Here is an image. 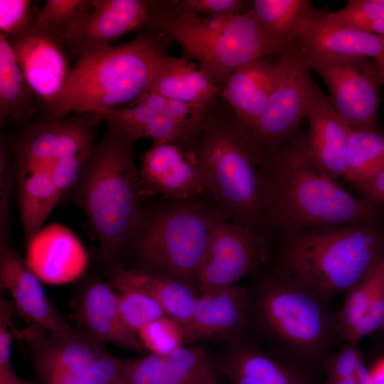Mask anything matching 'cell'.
Segmentation results:
<instances>
[{
  "mask_svg": "<svg viewBox=\"0 0 384 384\" xmlns=\"http://www.w3.org/2000/svg\"><path fill=\"white\" fill-rule=\"evenodd\" d=\"M260 168L264 234L280 238L302 229L384 218L383 208L353 196L316 163L305 134L261 152Z\"/></svg>",
  "mask_w": 384,
  "mask_h": 384,
  "instance_id": "obj_1",
  "label": "cell"
},
{
  "mask_svg": "<svg viewBox=\"0 0 384 384\" xmlns=\"http://www.w3.org/2000/svg\"><path fill=\"white\" fill-rule=\"evenodd\" d=\"M247 332L265 351L306 372L338 344L336 311L329 301L273 269L247 288Z\"/></svg>",
  "mask_w": 384,
  "mask_h": 384,
  "instance_id": "obj_2",
  "label": "cell"
},
{
  "mask_svg": "<svg viewBox=\"0 0 384 384\" xmlns=\"http://www.w3.org/2000/svg\"><path fill=\"white\" fill-rule=\"evenodd\" d=\"M107 124L103 138L93 145L73 186L107 270L122 265V252L139 227L142 210L134 161L137 139Z\"/></svg>",
  "mask_w": 384,
  "mask_h": 384,
  "instance_id": "obj_3",
  "label": "cell"
},
{
  "mask_svg": "<svg viewBox=\"0 0 384 384\" xmlns=\"http://www.w3.org/2000/svg\"><path fill=\"white\" fill-rule=\"evenodd\" d=\"M384 257V218L292 231L279 238L273 269L332 302Z\"/></svg>",
  "mask_w": 384,
  "mask_h": 384,
  "instance_id": "obj_4",
  "label": "cell"
},
{
  "mask_svg": "<svg viewBox=\"0 0 384 384\" xmlns=\"http://www.w3.org/2000/svg\"><path fill=\"white\" fill-rule=\"evenodd\" d=\"M218 100L193 147L206 191L225 219L265 235L261 152L230 107Z\"/></svg>",
  "mask_w": 384,
  "mask_h": 384,
  "instance_id": "obj_5",
  "label": "cell"
},
{
  "mask_svg": "<svg viewBox=\"0 0 384 384\" xmlns=\"http://www.w3.org/2000/svg\"><path fill=\"white\" fill-rule=\"evenodd\" d=\"M166 37L146 29L129 42L79 53L53 116L99 114L139 98L147 92L166 54Z\"/></svg>",
  "mask_w": 384,
  "mask_h": 384,
  "instance_id": "obj_6",
  "label": "cell"
},
{
  "mask_svg": "<svg viewBox=\"0 0 384 384\" xmlns=\"http://www.w3.org/2000/svg\"><path fill=\"white\" fill-rule=\"evenodd\" d=\"M146 28L174 39L185 56L197 61L220 87L241 65L285 49L270 41L252 9L220 16H203L178 8L175 1H153Z\"/></svg>",
  "mask_w": 384,
  "mask_h": 384,
  "instance_id": "obj_7",
  "label": "cell"
},
{
  "mask_svg": "<svg viewBox=\"0 0 384 384\" xmlns=\"http://www.w3.org/2000/svg\"><path fill=\"white\" fill-rule=\"evenodd\" d=\"M223 217L218 208L186 204L156 215L142 235L137 266L169 276L198 289V275L213 231Z\"/></svg>",
  "mask_w": 384,
  "mask_h": 384,
  "instance_id": "obj_8",
  "label": "cell"
},
{
  "mask_svg": "<svg viewBox=\"0 0 384 384\" xmlns=\"http://www.w3.org/2000/svg\"><path fill=\"white\" fill-rule=\"evenodd\" d=\"M275 85L250 136L261 152L272 151L297 134L318 85L302 57L292 46L282 55Z\"/></svg>",
  "mask_w": 384,
  "mask_h": 384,
  "instance_id": "obj_9",
  "label": "cell"
},
{
  "mask_svg": "<svg viewBox=\"0 0 384 384\" xmlns=\"http://www.w3.org/2000/svg\"><path fill=\"white\" fill-rule=\"evenodd\" d=\"M303 60L325 82L331 103L351 128L378 127L383 82L373 59L342 56Z\"/></svg>",
  "mask_w": 384,
  "mask_h": 384,
  "instance_id": "obj_10",
  "label": "cell"
},
{
  "mask_svg": "<svg viewBox=\"0 0 384 384\" xmlns=\"http://www.w3.org/2000/svg\"><path fill=\"white\" fill-rule=\"evenodd\" d=\"M267 237L223 217L215 227L201 265L199 292L236 284L267 262Z\"/></svg>",
  "mask_w": 384,
  "mask_h": 384,
  "instance_id": "obj_11",
  "label": "cell"
},
{
  "mask_svg": "<svg viewBox=\"0 0 384 384\" xmlns=\"http://www.w3.org/2000/svg\"><path fill=\"white\" fill-rule=\"evenodd\" d=\"M6 38L43 112L54 117L55 105L73 68L64 45L33 24L23 33Z\"/></svg>",
  "mask_w": 384,
  "mask_h": 384,
  "instance_id": "obj_12",
  "label": "cell"
},
{
  "mask_svg": "<svg viewBox=\"0 0 384 384\" xmlns=\"http://www.w3.org/2000/svg\"><path fill=\"white\" fill-rule=\"evenodd\" d=\"M0 287L10 295L16 312L41 333H60L73 327L51 304L41 281L28 268L9 241L0 235Z\"/></svg>",
  "mask_w": 384,
  "mask_h": 384,
  "instance_id": "obj_13",
  "label": "cell"
},
{
  "mask_svg": "<svg viewBox=\"0 0 384 384\" xmlns=\"http://www.w3.org/2000/svg\"><path fill=\"white\" fill-rule=\"evenodd\" d=\"M116 290L97 276L78 285L71 299L70 314L75 327L106 343L132 351L144 350L137 334L123 323Z\"/></svg>",
  "mask_w": 384,
  "mask_h": 384,
  "instance_id": "obj_14",
  "label": "cell"
},
{
  "mask_svg": "<svg viewBox=\"0 0 384 384\" xmlns=\"http://www.w3.org/2000/svg\"><path fill=\"white\" fill-rule=\"evenodd\" d=\"M139 177L141 194L183 200L206 191L193 149L171 143L152 146L143 155Z\"/></svg>",
  "mask_w": 384,
  "mask_h": 384,
  "instance_id": "obj_15",
  "label": "cell"
},
{
  "mask_svg": "<svg viewBox=\"0 0 384 384\" xmlns=\"http://www.w3.org/2000/svg\"><path fill=\"white\" fill-rule=\"evenodd\" d=\"M24 261L42 282L61 285L82 277L89 259L78 237L55 223L43 227L26 243Z\"/></svg>",
  "mask_w": 384,
  "mask_h": 384,
  "instance_id": "obj_16",
  "label": "cell"
},
{
  "mask_svg": "<svg viewBox=\"0 0 384 384\" xmlns=\"http://www.w3.org/2000/svg\"><path fill=\"white\" fill-rule=\"evenodd\" d=\"M249 294L238 284L199 292L191 319L186 326L187 343L200 341L223 343L247 332Z\"/></svg>",
  "mask_w": 384,
  "mask_h": 384,
  "instance_id": "obj_17",
  "label": "cell"
},
{
  "mask_svg": "<svg viewBox=\"0 0 384 384\" xmlns=\"http://www.w3.org/2000/svg\"><path fill=\"white\" fill-rule=\"evenodd\" d=\"M215 368L205 348L185 346L167 355L123 358L121 384H218Z\"/></svg>",
  "mask_w": 384,
  "mask_h": 384,
  "instance_id": "obj_18",
  "label": "cell"
},
{
  "mask_svg": "<svg viewBox=\"0 0 384 384\" xmlns=\"http://www.w3.org/2000/svg\"><path fill=\"white\" fill-rule=\"evenodd\" d=\"M152 6L153 1L146 0H92L91 9L68 36L64 46L78 55L110 46L121 36L146 28Z\"/></svg>",
  "mask_w": 384,
  "mask_h": 384,
  "instance_id": "obj_19",
  "label": "cell"
},
{
  "mask_svg": "<svg viewBox=\"0 0 384 384\" xmlns=\"http://www.w3.org/2000/svg\"><path fill=\"white\" fill-rule=\"evenodd\" d=\"M214 363L233 384H308L305 371L265 351L247 332L224 342Z\"/></svg>",
  "mask_w": 384,
  "mask_h": 384,
  "instance_id": "obj_20",
  "label": "cell"
},
{
  "mask_svg": "<svg viewBox=\"0 0 384 384\" xmlns=\"http://www.w3.org/2000/svg\"><path fill=\"white\" fill-rule=\"evenodd\" d=\"M304 59L367 57L384 53V36L343 26L313 8L292 46Z\"/></svg>",
  "mask_w": 384,
  "mask_h": 384,
  "instance_id": "obj_21",
  "label": "cell"
},
{
  "mask_svg": "<svg viewBox=\"0 0 384 384\" xmlns=\"http://www.w3.org/2000/svg\"><path fill=\"white\" fill-rule=\"evenodd\" d=\"M306 117L310 126L305 137L311 156L333 178L343 176L351 127L319 87L311 98Z\"/></svg>",
  "mask_w": 384,
  "mask_h": 384,
  "instance_id": "obj_22",
  "label": "cell"
},
{
  "mask_svg": "<svg viewBox=\"0 0 384 384\" xmlns=\"http://www.w3.org/2000/svg\"><path fill=\"white\" fill-rule=\"evenodd\" d=\"M278 72V61L257 58L238 68L220 89V97L249 134L266 108Z\"/></svg>",
  "mask_w": 384,
  "mask_h": 384,
  "instance_id": "obj_23",
  "label": "cell"
},
{
  "mask_svg": "<svg viewBox=\"0 0 384 384\" xmlns=\"http://www.w3.org/2000/svg\"><path fill=\"white\" fill-rule=\"evenodd\" d=\"M106 274L107 282L116 291L134 289L147 294L185 329L199 294L196 288L169 276L134 267L110 268L106 270Z\"/></svg>",
  "mask_w": 384,
  "mask_h": 384,
  "instance_id": "obj_24",
  "label": "cell"
},
{
  "mask_svg": "<svg viewBox=\"0 0 384 384\" xmlns=\"http://www.w3.org/2000/svg\"><path fill=\"white\" fill-rule=\"evenodd\" d=\"M147 92L208 110L220 97V90L198 64L186 56L164 55Z\"/></svg>",
  "mask_w": 384,
  "mask_h": 384,
  "instance_id": "obj_25",
  "label": "cell"
},
{
  "mask_svg": "<svg viewBox=\"0 0 384 384\" xmlns=\"http://www.w3.org/2000/svg\"><path fill=\"white\" fill-rule=\"evenodd\" d=\"M33 118L23 122V129L12 143V164L16 180L42 169L50 170L55 161L65 117L44 114L38 119Z\"/></svg>",
  "mask_w": 384,
  "mask_h": 384,
  "instance_id": "obj_26",
  "label": "cell"
},
{
  "mask_svg": "<svg viewBox=\"0 0 384 384\" xmlns=\"http://www.w3.org/2000/svg\"><path fill=\"white\" fill-rule=\"evenodd\" d=\"M43 110L5 35L0 33V123L25 122ZM45 113V112H44Z\"/></svg>",
  "mask_w": 384,
  "mask_h": 384,
  "instance_id": "obj_27",
  "label": "cell"
},
{
  "mask_svg": "<svg viewBox=\"0 0 384 384\" xmlns=\"http://www.w3.org/2000/svg\"><path fill=\"white\" fill-rule=\"evenodd\" d=\"M255 17L268 39L285 49L295 42L304 20L313 9L308 0H254Z\"/></svg>",
  "mask_w": 384,
  "mask_h": 384,
  "instance_id": "obj_28",
  "label": "cell"
},
{
  "mask_svg": "<svg viewBox=\"0 0 384 384\" xmlns=\"http://www.w3.org/2000/svg\"><path fill=\"white\" fill-rule=\"evenodd\" d=\"M17 181L20 215L26 243L43 228L62 195L53 183L50 169L40 170Z\"/></svg>",
  "mask_w": 384,
  "mask_h": 384,
  "instance_id": "obj_29",
  "label": "cell"
},
{
  "mask_svg": "<svg viewBox=\"0 0 384 384\" xmlns=\"http://www.w3.org/2000/svg\"><path fill=\"white\" fill-rule=\"evenodd\" d=\"M384 164V133L378 127L351 128L344 179L362 181Z\"/></svg>",
  "mask_w": 384,
  "mask_h": 384,
  "instance_id": "obj_30",
  "label": "cell"
},
{
  "mask_svg": "<svg viewBox=\"0 0 384 384\" xmlns=\"http://www.w3.org/2000/svg\"><path fill=\"white\" fill-rule=\"evenodd\" d=\"M384 291V257L345 294L336 311L338 344L346 342L375 298Z\"/></svg>",
  "mask_w": 384,
  "mask_h": 384,
  "instance_id": "obj_31",
  "label": "cell"
},
{
  "mask_svg": "<svg viewBox=\"0 0 384 384\" xmlns=\"http://www.w3.org/2000/svg\"><path fill=\"white\" fill-rule=\"evenodd\" d=\"M92 5V0H47L35 16L33 26L51 34L64 45L68 36Z\"/></svg>",
  "mask_w": 384,
  "mask_h": 384,
  "instance_id": "obj_32",
  "label": "cell"
},
{
  "mask_svg": "<svg viewBox=\"0 0 384 384\" xmlns=\"http://www.w3.org/2000/svg\"><path fill=\"white\" fill-rule=\"evenodd\" d=\"M137 335L144 349L157 355L169 354L186 344L183 325L169 316L145 324Z\"/></svg>",
  "mask_w": 384,
  "mask_h": 384,
  "instance_id": "obj_33",
  "label": "cell"
},
{
  "mask_svg": "<svg viewBox=\"0 0 384 384\" xmlns=\"http://www.w3.org/2000/svg\"><path fill=\"white\" fill-rule=\"evenodd\" d=\"M327 15L338 25L384 36V5L376 0H348Z\"/></svg>",
  "mask_w": 384,
  "mask_h": 384,
  "instance_id": "obj_34",
  "label": "cell"
},
{
  "mask_svg": "<svg viewBox=\"0 0 384 384\" xmlns=\"http://www.w3.org/2000/svg\"><path fill=\"white\" fill-rule=\"evenodd\" d=\"M117 295L122 320L135 334L145 324L167 316L157 302L142 292L122 289Z\"/></svg>",
  "mask_w": 384,
  "mask_h": 384,
  "instance_id": "obj_35",
  "label": "cell"
},
{
  "mask_svg": "<svg viewBox=\"0 0 384 384\" xmlns=\"http://www.w3.org/2000/svg\"><path fill=\"white\" fill-rule=\"evenodd\" d=\"M31 4L28 0H0V33L9 37L28 29L35 18Z\"/></svg>",
  "mask_w": 384,
  "mask_h": 384,
  "instance_id": "obj_36",
  "label": "cell"
},
{
  "mask_svg": "<svg viewBox=\"0 0 384 384\" xmlns=\"http://www.w3.org/2000/svg\"><path fill=\"white\" fill-rule=\"evenodd\" d=\"M357 345L348 342L338 344V349L329 353L321 364V369L328 376L353 377L358 366L363 362Z\"/></svg>",
  "mask_w": 384,
  "mask_h": 384,
  "instance_id": "obj_37",
  "label": "cell"
},
{
  "mask_svg": "<svg viewBox=\"0 0 384 384\" xmlns=\"http://www.w3.org/2000/svg\"><path fill=\"white\" fill-rule=\"evenodd\" d=\"M240 0H181L175 1L181 9L203 16H220L239 14L245 4Z\"/></svg>",
  "mask_w": 384,
  "mask_h": 384,
  "instance_id": "obj_38",
  "label": "cell"
},
{
  "mask_svg": "<svg viewBox=\"0 0 384 384\" xmlns=\"http://www.w3.org/2000/svg\"><path fill=\"white\" fill-rule=\"evenodd\" d=\"M89 153L63 158L52 166L50 169L52 179L62 196L76 182Z\"/></svg>",
  "mask_w": 384,
  "mask_h": 384,
  "instance_id": "obj_39",
  "label": "cell"
},
{
  "mask_svg": "<svg viewBox=\"0 0 384 384\" xmlns=\"http://www.w3.org/2000/svg\"><path fill=\"white\" fill-rule=\"evenodd\" d=\"M384 329V291L371 304L346 342L356 343L373 332Z\"/></svg>",
  "mask_w": 384,
  "mask_h": 384,
  "instance_id": "obj_40",
  "label": "cell"
},
{
  "mask_svg": "<svg viewBox=\"0 0 384 384\" xmlns=\"http://www.w3.org/2000/svg\"><path fill=\"white\" fill-rule=\"evenodd\" d=\"M16 312L11 299H0V368L11 365L12 317Z\"/></svg>",
  "mask_w": 384,
  "mask_h": 384,
  "instance_id": "obj_41",
  "label": "cell"
},
{
  "mask_svg": "<svg viewBox=\"0 0 384 384\" xmlns=\"http://www.w3.org/2000/svg\"><path fill=\"white\" fill-rule=\"evenodd\" d=\"M352 185L361 198L374 206H384V164L365 179Z\"/></svg>",
  "mask_w": 384,
  "mask_h": 384,
  "instance_id": "obj_42",
  "label": "cell"
},
{
  "mask_svg": "<svg viewBox=\"0 0 384 384\" xmlns=\"http://www.w3.org/2000/svg\"><path fill=\"white\" fill-rule=\"evenodd\" d=\"M0 384H38L36 382L23 380L15 373L11 365L0 368Z\"/></svg>",
  "mask_w": 384,
  "mask_h": 384,
  "instance_id": "obj_43",
  "label": "cell"
},
{
  "mask_svg": "<svg viewBox=\"0 0 384 384\" xmlns=\"http://www.w3.org/2000/svg\"><path fill=\"white\" fill-rule=\"evenodd\" d=\"M353 379L355 384H372L370 370L366 367L364 361L358 366L353 375Z\"/></svg>",
  "mask_w": 384,
  "mask_h": 384,
  "instance_id": "obj_44",
  "label": "cell"
},
{
  "mask_svg": "<svg viewBox=\"0 0 384 384\" xmlns=\"http://www.w3.org/2000/svg\"><path fill=\"white\" fill-rule=\"evenodd\" d=\"M372 384H384V359L370 370Z\"/></svg>",
  "mask_w": 384,
  "mask_h": 384,
  "instance_id": "obj_45",
  "label": "cell"
},
{
  "mask_svg": "<svg viewBox=\"0 0 384 384\" xmlns=\"http://www.w3.org/2000/svg\"><path fill=\"white\" fill-rule=\"evenodd\" d=\"M327 384H355L353 377L338 378L328 376Z\"/></svg>",
  "mask_w": 384,
  "mask_h": 384,
  "instance_id": "obj_46",
  "label": "cell"
},
{
  "mask_svg": "<svg viewBox=\"0 0 384 384\" xmlns=\"http://www.w3.org/2000/svg\"><path fill=\"white\" fill-rule=\"evenodd\" d=\"M384 84V53L373 58Z\"/></svg>",
  "mask_w": 384,
  "mask_h": 384,
  "instance_id": "obj_47",
  "label": "cell"
},
{
  "mask_svg": "<svg viewBox=\"0 0 384 384\" xmlns=\"http://www.w3.org/2000/svg\"><path fill=\"white\" fill-rule=\"evenodd\" d=\"M378 3L384 5V0H376Z\"/></svg>",
  "mask_w": 384,
  "mask_h": 384,
  "instance_id": "obj_48",
  "label": "cell"
},
{
  "mask_svg": "<svg viewBox=\"0 0 384 384\" xmlns=\"http://www.w3.org/2000/svg\"></svg>",
  "mask_w": 384,
  "mask_h": 384,
  "instance_id": "obj_49",
  "label": "cell"
}]
</instances>
